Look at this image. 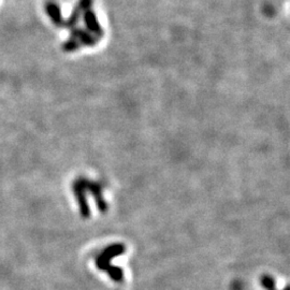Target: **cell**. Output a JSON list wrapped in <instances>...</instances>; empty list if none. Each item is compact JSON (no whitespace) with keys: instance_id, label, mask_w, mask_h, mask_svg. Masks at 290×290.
<instances>
[{"instance_id":"7a4b0ae2","label":"cell","mask_w":290,"mask_h":290,"mask_svg":"<svg viewBox=\"0 0 290 290\" xmlns=\"http://www.w3.org/2000/svg\"><path fill=\"white\" fill-rule=\"evenodd\" d=\"M262 285L269 290H275L274 288V283L272 281V278H270L269 276H265L262 278ZM287 290V289H286Z\"/></svg>"},{"instance_id":"6da1fadb","label":"cell","mask_w":290,"mask_h":290,"mask_svg":"<svg viewBox=\"0 0 290 290\" xmlns=\"http://www.w3.org/2000/svg\"><path fill=\"white\" fill-rule=\"evenodd\" d=\"M124 250L125 247L123 245H112L107 249H104L97 259V265L99 270L109 272V275H111V277L116 282H121L123 280V272L121 269L112 266L111 260L124 253Z\"/></svg>"}]
</instances>
